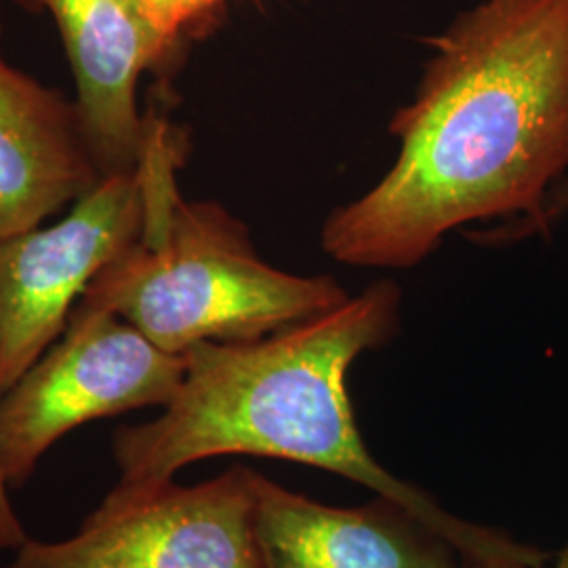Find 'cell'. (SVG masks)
Wrapping results in <instances>:
<instances>
[{
  "label": "cell",
  "mask_w": 568,
  "mask_h": 568,
  "mask_svg": "<svg viewBox=\"0 0 568 568\" xmlns=\"http://www.w3.org/2000/svg\"><path fill=\"white\" fill-rule=\"evenodd\" d=\"M568 217V175L558 183L548 196V203L544 206L539 220L530 227L528 236H544L556 224H560Z\"/></svg>",
  "instance_id": "cell-12"
},
{
  "label": "cell",
  "mask_w": 568,
  "mask_h": 568,
  "mask_svg": "<svg viewBox=\"0 0 568 568\" xmlns=\"http://www.w3.org/2000/svg\"><path fill=\"white\" fill-rule=\"evenodd\" d=\"M100 180L77 103L4 58L0 4V236L39 227Z\"/></svg>",
  "instance_id": "cell-9"
},
{
  "label": "cell",
  "mask_w": 568,
  "mask_h": 568,
  "mask_svg": "<svg viewBox=\"0 0 568 568\" xmlns=\"http://www.w3.org/2000/svg\"><path fill=\"white\" fill-rule=\"evenodd\" d=\"M551 568H568V544L565 548L560 549V554H558V558H556V562H554Z\"/></svg>",
  "instance_id": "cell-13"
},
{
  "label": "cell",
  "mask_w": 568,
  "mask_h": 568,
  "mask_svg": "<svg viewBox=\"0 0 568 568\" xmlns=\"http://www.w3.org/2000/svg\"><path fill=\"white\" fill-rule=\"evenodd\" d=\"M142 166L103 178L58 224L0 236V398L55 344L105 265L142 236Z\"/></svg>",
  "instance_id": "cell-5"
},
{
  "label": "cell",
  "mask_w": 568,
  "mask_h": 568,
  "mask_svg": "<svg viewBox=\"0 0 568 568\" xmlns=\"http://www.w3.org/2000/svg\"><path fill=\"white\" fill-rule=\"evenodd\" d=\"M466 568H527V567H488V565H467Z\"/></svg>",
  "instance_id": "cell-14"
},
{
  "label": "cell",
  "mask_w": 568,
  "mask_h": 568,
  "mask_svg": "<svg viewBox=\"0 0 568 568\" xmlns=\"http://www.w3.org/2000/svg\"><path fill=\"white\" fill-rule=\"evenodd\" d=\"M255 469L182 487L169 483L63 541L28 537L2 568H264L255 530Z\"/></svg>",
  "instance_id": "cell-6"
},
{
  "label": "cell",
  "mask_w": 568,
  "mask_h": 568,
  "mask_svg": "<svg viewBox=\"0 0 568 568\" xmlns=\"http://www.w3.org/2000/svg\"><path fill=\"white\" fill-rule=\"evenodd\" d=\"M400 302V288L379 281L335 310L262 339L187 349L182 386L163 413L116 429L112 455L119 478L89 518L138 504L196 462L255 455L326 469L398 501L467 565L546 568V551L453 516L366 448L347 371L392 339Z\"/></svg>",
  "instance_id": "cell-2"
},
{
  "label": "cell",
  "mask_w": 568,
  "mask_h": 568,
  "mask_svg": "<svg viewBox=\"0 0 568 568\" xmlns=\"http://www.w3.org/2000/svg\"><path fill=\"white\" fill-rule=\"evenodd\" d=\"M185 358L152 344L121 316L72 310L61 339L0 398V469L11 488L30 480L72 429L171 403Z\"/></svg>",
  "instance_id": "cell-4"
},
{
  "label": "cell",
  "mask_w": 568,
  "mask_h": 568,
  "mask_svg": "<svg viewBox=\"0 0 568 568\" xmlns=\"http://www.w3.org/2000/svg\"><path fill=\"white\" fill-rule=\"evenodd\" d=\"M264 568H455V548L398 501L333 508L255 471Z\"/></svg>",
  "instance_id": "cell-8"
},
{
  "label": "cell",
  "mask_w": 568,
  "mask_h": 568,
  "mask_svg": "<svg viewBox=\"0 0 568 568\" xmlns=\"http://www.w3.org/2000/svg\"><path fill=\"white\" fill-rule=\"evenodd\" d=\"M41 2L60 28L82 133L102 180L138 171L163 126L143 116L138 84L180 42L159 28L140 0Z\"/></svg>",
  "instance_id": "cell-7"
},
{
  "label": "cell",
  "mask_w": 568,
  "mask_h": 568,
  "mask_svg": "<svg viewBox=\"0 0 568 568\" xmlns=\"http://www.w3.org/2000/svg\"><path fill=\"white\" fill-rule=\"evenodd\" d=\"M150 18L171 39L182 42L190 30L201 28L204 21L224 9L230 0H140Z\"/></svg>",
  "instance_id": "cell-10"
},
{
  "label": "cell",
  "mask_w": 568,
  "mask_h": 568,
  "mask_svg": "<svg viewBox=\"0 0 568 568\" xmlns=\"http://www.w3.org/2000/svg\"><path fill=\"white\" fill-rule=\"evenodd\" d=\"M180 143L163 126L142 166V236L103 267L77 310L121 316L169 354L201 344L255 342L335 310L349 297L333 276L265 264L224 206L187 203L175 169Z\"/></svg>",
  "instance_id": "cell-3"
},
{
  "label": "cell",
  "mask_w": 568,
  "mask_h": 568,
  "mask_svg": "<svg viewBox=\"0 0 568 568\" xmlns=\"http://www.w3.org/2000/svg\"><path fill=\"white\" fill-rule=\"evenodd\" d=\"M11 487L7 485L0 469V549L16 551L30 537L21 525L20 516L11 501Z\"/></svg>",
  "instance_id": "cell-11"
},
{
  "label": "cell",
  "mask_w": 568,
  "mask_h": 568,
  "mask_svg": "<svg viewBox=\"0 0 568 568\" xmlns=\"http://www.w3.org/2000/svg\"><path fill=\"white\" fill-rule=\"evenodd\" d=\"M413 102L389 122L396 163L326 217V255L424 262L448 232L509 220L528 239L568 175V0H480L429 41Z\"/></svg>",
  "instance_id": "cell-1"
}]
</instances>
